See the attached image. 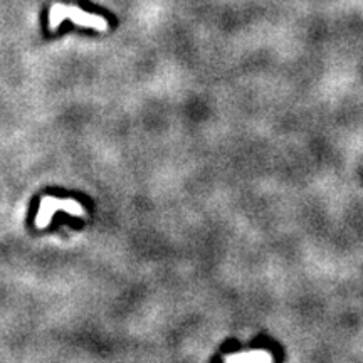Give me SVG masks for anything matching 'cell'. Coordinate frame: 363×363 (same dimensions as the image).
Returning <instances> with one entry per match:
<instances>
[{"instance_id":"cell-1","label":"cell","mask_w":363,"mask_h":363,"mask_svg":"<svg viewBox=\"0 0 363 363\" xmlns=\"http://www.w3.org/2000/svg\"><path fill=\"white\" fill-rule=\"evenodd\" d=\"M64 19H71L79 25H86V27H91L96 30H108V20L103 19V17L90 14V12H84L78 7L54 3V5L51 7V14H49V27L52 30L57 29V25H59Z\"/></svg>"},{"instance_id":"cell-3","label":"cell","mask_w":363,"mask_h":363,"mask_svg":"<svg viewBox=\"0 0 363 363\" xmlns=\"http://www.w3.org/2000/svg\"><path fill=\"white\" fill-rule=\"evenodd\" d=\"M266 355H251V357H232V358H227V360H231V362H236V360H241V362H244V360H266Z\"/></svg>"},{"instance_id":"cell-2","label":"cell","mask_w":363,"mask_h":363,"mask_svg":"<svg viewBox=\"0 0 363 363\" xmlns=\"http://www.w3.org/2000/svg\"><path fill=\"white\" fill-rule=\"evenodd\" d=\"M57 210H66L69 214L81 217L84 215L83 205H79L76 200H68V198H54V197H44L41 202L37 212V219H35V225L37 227H46L51 222V217L54 215V212Z\"/></svg>"}]
</instances>
